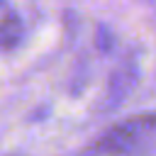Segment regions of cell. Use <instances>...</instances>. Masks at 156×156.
<instances>
[{"instance_id":"cell-1","label":"cell","mask_w":156,"mask_h":156,"mask_svg":"<svg viewBox=\"0 0 156 156\" xmlns=\"http://www.w3.org/2000/svg\"><path fill=\"white\" fill-rule=\"evenodd\" d=\"M98 156H151L156 154V112L134 115L107 127L90 146Z\"/></svg>"}]
</instances>
